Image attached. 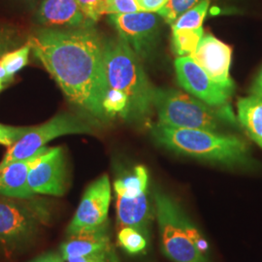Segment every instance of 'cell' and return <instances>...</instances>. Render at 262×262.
I'll return each mask as SVG.
<instances>
[{"instance_id":"e575fe53","label":"cell","mask_w":262,"mask_h":262,"mask_svg":"<svg viewBox=\"0 0 262 262\" xmlns=\"http://www.w3.org/2000/svg\"><path fill=\"white\" fill-rule=\"evenodd\" d=\"M103 1H106V0H103Z\"/></svg>"},{"instance_id":"4fadbf2b","label":"cell","mask_w":262,"mask_h":262,"mask_svg":"<svg viewBox=\"0 0 262 262\" xmlns=\"http://www.w3.org/2000/svg\"><path fill=\"white\" fill-rule=\"evenodd\" d=\"M60 254L64 259L90 255L117 256L111 240L109 223L93 231L68 237L60 245Z\"/></svg>"},{"instance_id":"7402d4cb","label":"cell","mask_w":262,"mask_h":262,"mask_svg":"<svg viewBox=\"0 0 262 262\" xmlns=\"http://www.w3.org/2000/svg\"><path fill=\"white\" fill-rule=\"evenodd\" d=\"M103 109L108 117L121 115L127 119L129 112V101L127 95L119 90L110 89L107 91L103 99Z\"/></svg>"},{"instance_id":"8fae6325","label":"cell","mask_w":262,"mask_h":262,"mask_svg":"<svg viewBox=\"0 0 262 262\" xmlns=\"http://www.w3.org/2000/svg\"><path fill=\"white\" fill-rule=\"evenodd\" d=\"M175 69L179 84L189 94L213 107L228 106L233 91L216 84L192 56H179Z\"/></svg>"},{"instance_id":"30bf717a","label":"cell","mask_w":262,"mask_h":262,"mask_svg":"<svg viewBox=\"0 0 262 262\" xmlns=\"http://www.w3.org/2000/svg\"><path fill=\"white\" fill-rule=\"evenodd\" d=\"M110 19L119 32V36L127 42L139 58L150 57L157 46L162 18L158 13L135 12L113 14Z\"/></svg>"},{"instance_id":"44dd1931","label":"cell","mask_w":262,"mask_h":262,"mask_svg":"<svg viewBox=\"0 0 262 262\" xmlns=\"http://www.w3.org/2000/svg\"><path fill=\"white\" fill-rule=\"evenodd\" d=\"M210 0H202L196 6L184 13L172 25V30L177 29H195L202 28V24L209 9Z\"/></svg>"},{"instance_id":"4dcf8cb0","label":"cell","mask_w":262,"mask_h":262,"mask_svg":"<svg viewBox=\"0 0 262 262\" xmlns=\"http://www.w3.org/2000/svg\"><path fill=\"white\" fill-rule=\"evenodd\" d=\"M29 262H66L61 254L56 253H45Z\"/></svg>"},{"instance_id":"7a4b0ae2","label":"cell","mask_w":262,"mask_h":262,"mask_svg":"<svg viewBox=\"0 0 262 262\" xmlns=\"http://www.w3.org/2000/svg\"><path fill=\"white\" fill-rule=\"evenodd\" d=\"M156 143L177 154L228 167H250L253 160L248 144L231 134L191 128H175L160 123L150 127Z\"/></svg>"},{"instance_id":"484cf974","label":"cell","mask_w":262,"mask_h":262,"mask_svg":"<svg viewBox=\"0 0 262 262\" xmlns=\"http://www.w3.org/2000/svg\"><path fill=\"white\" fill-rule=\"evenodd\" d=\"M142 11L137 0H106L104 1L105 14H127Z\"/></svg>"},{"instance_id":"e0dca14e","label":"cell","mask_w":262,"mask_h":262,"mask_svg":"<svg viewBox=\"0 0 262 262\" xmlns=\"http://www.w3.org/2000/svg\"><path fill=\"white\" fill-rule=\"evenodd\" d=\"M238 121L247 134L262 148V97L250 94L237 103Z\"/></svg>"},{"instance_id":"6da1fadb","label":"cell","mask_w":262,"mask_h":262,"mask_svg":"<svg viewBox=\"0 0 262 262\" xmlns=\"http://www.w3.org/2000/svg\"><path fill=\"white\" fill-rule=\"evenodd\" d=\"M28 43L71 103L99 121L109 118L102 105L109 90L104 42L93 26L41 28Z\"/></svg>"},{"instance_id":"603a6c76","label":"cell","mask_w":262,"mask_h":262,"mask_svg":"<svg viewBox=\"0 0 262 262\" xmlns=\"http://www.w3.org/2000/svg\"><path fill=\"white\" fill-rule=\"evenodd\" d=\"M30 51V46L27 42L26 45L8 52L0 57L1 64L12 78H14L19 70L28 66Z\"/></svg>"},{"instance_id":"f1b7e54d","label":"cell","mask_w":262,"mask_h":262,"mask_svg":"<svg viewBox=\"0 0 262 262\" xmlns=\"http://www.w3.org/2000/svg\"><path fill=\"white\" fill-rule=\"evenodd\" d=\"M66 262H120L117 256H105V255H90V256H78L69 257Z\"/></svg>"},{"instance_id":"277c9868","label":"cell","mask_w":262,"mask_h":262,"mask_svg":"<svg viewBox=\"0 0 262 262\" xmlns=\"http://www.w3.org/2000/svg\"><path fill=\"white\" fill-rule=\"evenodd\" d=\"M104 63L109 88L128 97V118L141 121L150 117L155 88L141 66L140 58L121 36L104 42Z\"/></svg>"},{"instance_id":"2e32d148","label":"cell","mask_w":262,"mask_h":262,"mask_svg":"<svg viewBox=\"0 0 262 262\" xmlns=\"http://www.w3.org/2000/svg\"><path fill=\"white\" fill-rule=\"evenodd\" d=\"M117 221L120 226H133L150 234L155 213L154 199L150 200L148 192L135 198L117 196Z\"/></svg>"},{"instance_id":"d6986e66","label":"cell","mask_w":262,"mask_h":262,"mask_svg":"<svg viewBox=\"0 0 262 262\" xmlns=\"http://www.w3.org/2000/svg\"><path fill=\"white\" fill-rule=\"evenodd\" d=\"M203 36V28L173 30L172 42L174 53L179 56H193Z\"/></svg>"},{"instance_id":"d4e9b609","label":"cell","mask_w":262,"mask_h":262,"mask_svg":"<svg viewBox=\"0 0 262 262\" xmlns=\"http://www.w3.org/2000/svg\"><path fill=\"white\" fill-rule=\"evenodd\" d=\"M31 127L28 126H11L0 123V145L10 148L19 139H21L27 133H28Z\"/></svg>"},{"instance_id":"9c48e42d","label":"cell","mask_w":262,"mask_h":262,"mask_svg":"<svg viewBox=\"0 0 262 262\" xmlns=\"http://www.w3.org/2000/svg\"><path fill=\"white\" fill-rule=\"evenodd\" d=\"M28 186L35 195L63 196L69 187V170L62 147L49 148L28 172Z\"/></svg>"},{"instance_id":"cb8c5ba5","label":"cell","mask_w":262,"mask_h":262,"mask_svg":"<svg viewBox=\"0 0 262 262\" xmlns=\"http://www.w3.org/2000/svg\"><path fill=\"white\" fill-rule=\"evenodd\" d=\"M202 0H168V2L158 12L159 16L169 25H173L179 17L188 10L196 6Z\"/></svg>"},{"instance_id":"1f68e13d","label":"cell","mask_w":262,"mask_h":262,"mask_svg":"<svg viewBox=\"0 0 262 262\" xmlns=\"http://www.w3.org/2000/svg\"><path fill=\"white\" fill-rule=\"evenodd\" d=\"M251 94L258 95L262 97V68L251 86Z\"/></svg>"},{"instance_id":"52a82bcc","label":"cell","mask_w":262,"mask_h":262,"mask_svg":"<svg viewBox=\"0 0 262 262\" xmlns=\"http://www.w3.org/2000/svg\"><path fill=\"white\" fill-rule=\"evenodd\" d=\"M93 126L82 118L70 114L59 113L47 122L32 126L21 139L8 148L0 161V170L18 160L27 159L46 147L49 142L69 134H92Z\"/></svg>"},{"instance_id":"ba28073f","label":"cell","mask_w":262,"mask_h":262,"mask_svg":"<svg viewBox=\"0 0 262 262\" xmlns=\"http://www.w3.org/2000/svg\"><path fill=\"white\" fill-rule=\"evenodd\" d=\"M111 198L110 180L104 174L84 190L74 216L66 228L67 236L93 231L108 224Z\"/></svg>"},{"instance_id":"5b68a950","label":"cell","mask_w":262,"mask_h":262,"mask_svg":"<svg viewBox=\"0 0 262 262\" xmlns=\"http://www.w3.org/2000/svg\"><path fill=\"white\" fill-rule=\"evenodd\" d=\"M53 217L54 209L46 199L0 195V253L10 259L25 252Z\"/></svg>"},{"instance_id":"9a60e30c","label":"cell","mask_w":262,"mask_h":262,"mask_svg":"<svg viewBox=\"0 0 262 262\" xmlns=\"http://www.w3.org/2000/svg\"><path fill=\"white\" fill-rule=\"evenodd\" d=\"M48 149V147H44L34 156L27 159L15 161L1 169L0 195L21 199H29L36 196L28 186V172L39 157L47 151Z\"/></svg>"},{"instance_id":"5bb4252c","label":"cell","mask_w":262,"mask_h":262,"mask_svg":"<svg viewBox=\"0 0 262 262\" xmlns=\"http://www.w3.org/2000/svg\"><path fill=\"white\" fill-rule=\"evenodd\" d=\"M37 19L46 28H84L94 24L86 19L76 0H42Z\"/></svg>"},{"instance_id":"7c38bea8","label":"cell","mask_w":262,"mask_h":262,"mask_svg":"<svg viewBox=\"0 0 262 262\" xmlns=\"http://www.w3.org/2000/svg\"><path fill=\"white\" fill-rule=\"evenodd\" d=\"M232 50L212 34L204 35L192 57L216 84L234 91L229 75Z\"/></svg>"},{"instance_id":"836d02e7","label":"cell","mask_w":262,"mask_h":262,"mask_svg":"<svg viewBox=\"0 0 262 262\" xmlns=\"http://www.w3.org/2000/svg\"><path fill=\"white\" fill-rule=\"evenodd\" d=\"M4 89V84L0 81V92H2V90Z\"/></svg>"},{"instance_id":"8992f818","label":"cell","mask_w":262,"mask_h":262,"mask_svg":"<svg viewBox=\"0 0 262 262\" xmlns=\"http://www.w3.org/2000/svg\"><path fill=\"white\" fill-rule=\"evenodd\" d=\"M154 108L159 123L175 128L221 132L225 123H235L228 106L213 107L174 89L155 88Z\"/></svg>"},{"instance_id":"83f0119b","label":"cell","mask_w":262,"mask_h":262,"mask_svg":"<svg viewBox=\"0 0 262 262\" xmlns=\"http://www.w3.org/2000/svg\"><path fill=\"white\" fill-rule=\"evenodd\" d=\"M19 44L20 41L13 29L0 27V57L17 49Z\"/></svg>"},{"instance_id":"3957f363","label":"cell","mask_w":262,"mask_h":262,"mask_svg":"<svg viewBox=\"0 0 262 262\" xmlns=\"http://www.w3.org/2000/svg\"><path fill=\"white\" fill-rule=\"evenodd\" d=\"M152 199L162 253L172 262H211L206 237L178 202L158 188Z\"/></svg>"},{"instance_id":"ffe728a7","label":"cell","mask_w":262,"mask_h":262,"mask_svg":"<svg viewBox=\"0 0 262 262\" xmlns=\"http://www.w3.org/2000/svg\"><path fill=\"white\" fill-rule=\"evenodd\" d=\"M149 235L140 228L133 226H121L118 233V244L128 254L143 253L148 248Z\"/></svg>"},{"instance_id":"d6a6232c","label":"cell","mask_w":262,"mask_h":262,"mask_svg":"<svg viewBox=\"0 0 262 262\" xmlns=\"http://www.w3.org/2000/svg\"><path fill=\"white\" fill-rule=\"evenodd\" d=\"M14 78H12L9 74L7 73V71L5 70V68L3 67V66L1 64L0 62V81L3 83V84H8L11 83L13 81Z\"/></svg>"},{"instance_id":"4316f807","label":"cell","mask_w":262,"mask_h":262,"mask_svg":"<svg viewBox=\"0 0 262 262\" xmlns=\"http://www.w3.org/2000/svg\"><path fill=\"white\" fill-rule=\"evenodd\" d=\"M86 19L95 23L105 14L103 0H76Z\"/></svg>"},{"instance_id":"ac0fdd59","label":"cell","mask_w":262,"mask_h":262,"mask_svg":"<svg viewBox=\"0 0 262 262\" xmlns=\"http://www.w3.org/2000/svg\"><path fill=\"white\" fill-rule=\"evenodd\" d=\"M114 188L116 195L123 198H135L148 192L149 173L143 166H136L131 174L115 181Z\"/></svg>"},{"instance_id":"f546056e","label":"cell","mask_w":262,"mask_h":262,"mask_svg":"<svg viewBox=\"0 0 262 262\" xmlns=\"http://www.w3.org/2000/svg\"><path fill=\"white\" fill-rule=\"evenodd\" d=\"M142 11L158 13L168 0H137Z\"/></svg>"}]
</instances>
